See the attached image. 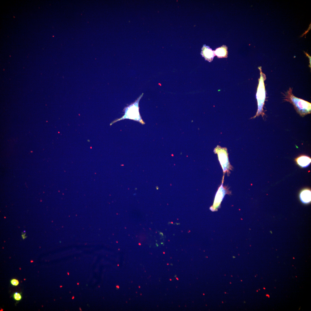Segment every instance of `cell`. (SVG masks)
Listing matches in <instances>:
<instances>
[{
	"label": "cell",
	"instance_id": "cell-10",
	"mask_svg": "<svg viewBox=\"0 0 311 311\" xmlns=\"http://www.w3.org/2000/svg\"><path fill=\"white\" fill-rule=\"evenodd\" d=\"M304 52L305 54L306 55V56H307L309 58V64H310V65H309V66L310 67V68H311V56H310V55L308 54L306 52Z\"/></svg>",
	"mask_w": 311,
	"mask_h": 311
},
{
	"label": "cell",
	"instance_id": "cell-11",
	"mask_svg": "<svg viewBox=\"0 0 311 311\" xmlns=\"http://www.w3.org/2000/svg\"><path fill=\"white\" fill-rule=\"evenodd\" d=\"M311 24H310V25H309V28H308V29L307 30V31H305V32L304 33H303V34H302V35H301V36H300V37H302V36H304V35H306V33H308V31H309V30H310V29H311Z\"/></svg>",
	"mask_w": 311,
	"mask_h": 311
},
{
	"label": "cell",
	"instance_id": "cell-6",
	"mask_svg": "<svg viewBox=\"0 0 311 311\" xmlns=\"http://www.w3.org/2000/svg\"><path fill=\"white\" fill-rule=\"evenodd\" d=\"M299 197L301 201L304 203L307 204L311 201V191L308 189L302 190L300 192Z\"/></svg>",
	"mask_w": 311,
	"mask_h": 311
},
{
	"label": "cell",
	"instance_id": "cell-9",
	"mask_svg": "<svg viewBox=\"0 0 311 311\" xmlns=\"http://www.w3.org/2000/svg\"><path fill=\"white\" fill-rule=\"evenodd\" d=\"M10 283L13 286H17L19 284V282L17 279H13L11 280Z\"/></svg>",
	"mask_w": 311,
	"mask_h": 311
},
{
	"label": "cell",
	"instance_id": "cell-7",
	"mask_svg": "<svg viewBox=\"0 0 311 311\" xmlns=\"http://www.w3.org/2000/svg\"><path fill=\"white\" fill-rule=\"evenodd\" d=\"M214 53L219 58L226 57L227 54L226 48L224 47L218 48L215 50Z\"/></svg>",
	"mask_w": 311,
	"mask_h": 311
},
{
	"label": "cell",
	"instance_id": "cell-5",
	"mask_svg": "<svg viewBox=\"0 0 311 311\" xmlns=\"http://www.w3.org/2000/svg\"><path fill=\"white\" fill-rule=\"evenodd\" d=\"M201 54L206 60L209 62L213 60L215 56V53L209 47L204 45L202 48Z\"/></svg>",
	"mask_w": 311,
	"mask_h": 311
},
{
	"label": "cell",
	"instance_id": "cell-4",
	"mask_svg": "<svg viewBox=\"0 0 311 311\" xmlns=\"http://www.w3.org/2000/svg\"><path fill=\"white\" fill-rule=\"evenodd\" d=\"M296 163L302 168H306L309 165L311 162V159L309 156L301 155L295 159Z\"/></svg>",
	"mask_w": 311,
	"mask_h": 311
},
{
	"label": "cell",
	"instance_id": "cell-3",
	"mask_svg": "<svg viewBox=\"0 0 311 311\" xmlns=\"http://www.w3.org/2000/svg\"><path fill=\"white\" fill-rule=\"evenodd\" d=\"M141 97H140L136 102L126 108L124 115L119 120L128 118L137 120L143 124V121L139 113L138 107L139 102Z\"/></svg>",
	"mask_w": 311,
	"mask_h": 311
},
{
	"label": "cell",
	"instance_id": "cell-2",
	"mask_svg": "<svg viewBox=\"0 0 311 311\" xmlns=\"http://www.w3.org/2000/svg\"><path fill=\"white\" fill-rule=\"evenodd\" d=\"M260 71V76L259 80V84L256 94L257 100L258 109L255 115L253 117L261 115L263 117L265 115L263 107L266 98V91L264 85V81L266 79V75L262 71L261 67H259Z\"/></svg>",
	"mask_w": 311,
	"mask_h": 311
},
{
	"label": "cell",
	"instance_id": "cell-8",
	"mask_svg": "<svg viewBox=\"0 0 311 311\" xmlns=\"http://www.w3.org/2000/svg\"><path fill=\"white\" fill-rule=\"evenodd\" d=\"M13 297L16 301H19L22 299V296L20 293L17 292H15L13 295Z\"/></svg>",
	"mask_w": 311,
	"mask_h": 311
},
{
	"label": "cell",
	"instance_id": "cell-1",
	"mask_svg": "<svg viewBox=\"0 0 311 311\" xmlns=\"http://www.w3.org/2000/svg\"><path fill=\"white\" fill-rule=\"evenodd\" d=\"M292 89L290 88L285 95L284 100L293 104L297 112L303 117L311 112V103L295 96L292 93Z\"/></svg>",
	"mask_w": 311,
	"mask_h": 311
}]
</instances>
